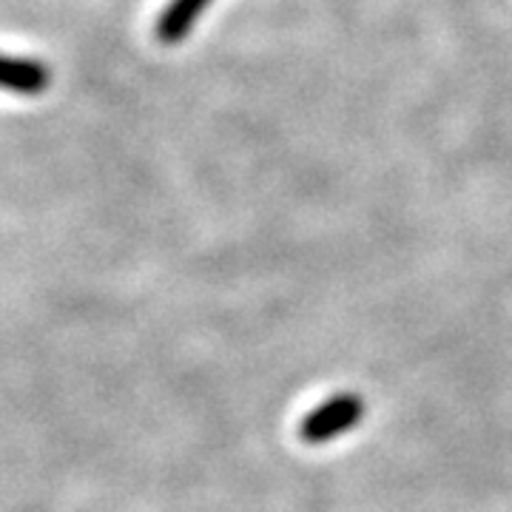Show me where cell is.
<instances>
[{"label": "cell", "mask_w": 512, "mask_h": 512, "mask_svg": "<svg viewBox=\"0 0 512 512\" xmlns=\"http://www.w3.org/2000/svg\"><path fill=\"white\" fill-rule=\"evenodd\" d=\"M49 86H52V69L43 60L0 55V92L37 97L49 92Z\"/></svg>", "instance_id": "6da1fadb"}, {"label": "cell", "mask_w": 512, "mask_h": 512, "mask_svg": "<svg viewBox=\"0 0 512 512\" xmlns=\"http://www.w3.org/2000/svg\"><path fill=\"white\" fill-rule=\"evenodd\" d=\"M359 419V402L356 399H336L325 404L322 410H316L308 424H305V436L311 441H322L328 436H339L342 430H348L350 424Z\"/></svg>", "instance_id": "7a4b0ae2"}, {"label": "cell", "mask_w": 512, "mask_h": 512, "mask_svg": "<svg viewBox=\"0 0 512 512\" xmlns=\"http://www.w3.org/2000/svg\"><path fill=\"white\" fill-rule=\"evenodd\" d=\"M211 0H171L163 9V15L157 20V37L160 43H180L185 35L191 32V26L200 20L202 9L208 6Z\"/></svg>", "instance_id": "3957f363"}]
</instances>
